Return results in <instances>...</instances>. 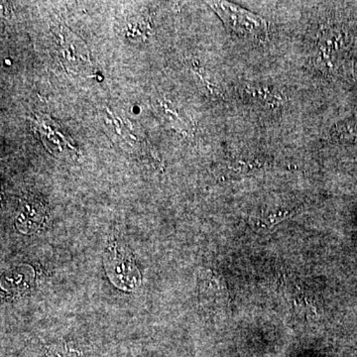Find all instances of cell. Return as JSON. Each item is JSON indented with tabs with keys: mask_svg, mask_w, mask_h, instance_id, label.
<instances>
[{
	"mask_svg": "<svg viewBox=\"0 0 357 357\" xmlns=\"http://www.w3.org/2000/svg\"><path fill=\"white\" fill-rule=\"evenodd\" d=\"M227 29L251 41L266 42L269 35L267 21L243 7L225 1L208 2Z\"/></svg>",
	"mask_w": 357,
	"mask_h": 357,
	"instance_id": "cell-2",
	"label": "cell"
},
{
	"mask_svg": "<svg viewBox=\"0 0 357 357\" xmlns=\"http://www.w3.org/2000/svg\"><path fill=\"white\" fill-rule=\"evenodd\" d=\"M105 264L110 280L116 287L131 291L140 284V272L134 263L132 255L121 244L114 243L107 248Z\"/></svg>",
	"mask_w": 357,
	"mask_h": 357,
	"instance_id": "cell-3",
	"label": "cell"
},
{
	"mask_svg": "<svg viewBox=\"0 0 357 357\" xmlns=\"http://www.w3.org/2000/svg\"><path fill=\"white\" fill-rule=\"evenodd\" d=\"M243 93L249 100L267 109H280L285 103V96L280 91L264 84L248 86Z\"/></svg>",
	"mask_w": 357,
	"mask_h": 357,
	"instance_id": "cell-6",
	"label": "cell"
},
{
	"mask_svg": "<svg viewBox=\"0 0 357 357\" xmlns=\"http://www.w3.org/2000/svg\"><path fill=\"white\" fill-rule=\"evenodd\" d=\"M293 211L290 210H281L274 211V213H269V215H264L261 218H253L256 225L259 227H272L275 225L282 222L289 217L292 215Z\"/></svg>",
	"mask_w": 357,
	"mask_h": 357,
	"instance_id": "cell-8",
	"label": "cell"
},
{
	"mask_svg": "<svg viewBox=\"0 0 357 357\" xmlns=\"http://www.w3.org/2000/svg\"><path fill=\"white\" fill-rule=\"evenodd\" d=\"M351 44V32L344 26H321L314 44V65L326 76H337L349 58Z\"/></svg>",
	"mask_w": 357,
	"mask_h": 357,
	"instance_id": "cell-1",
	"label": "cell"
},
{
	"mask_svg": "<svg viewBox=\"0 0 357 357\" xmlns=\"http://www.w3.org/2000/svg\"><path fill=\"white\" fill-rule=\"evenodd\" d=\"M47 215L48 210L44 202L35 195H26L18 206L16 227L22 234H33L43 227Z\"/></svg>",
	"mask_w": 357,
	"mask_h": 357,
	"instance_id": "cell-4",
	"label": "cell"
},
{
	"mask_svg": "<svg viewBox=\"0 0 357 357\" xmlns=\"http://www.w3.org/2000/svg\"><path fill=\"white\" fill-rule=\"evenodd\" d=\"M199 301L208 310H218L225 306L229 299L227 287L220 277L208 271L199 281Z\"/></svg>",
	"mask_w": 357,
	"mask_h": 357,
	"instance_id": "cell-5",
	"label": "cell"
},
{
	"mask_svg": "<svg viewBox=\"0 0 357 357\" xmlns=\"http://www.w3.org/2000/svg\"><path fill=\"white\" fill-rule=\"evenodd\" d=\"M331 138L337 141L357 142V115L337 124L333 129Z\"/></svg>",
	"mask_w": 357,
	"mask_h": 357,
	"instance_id": "cell-7",
	"label": "cell"
}]
</instances>
